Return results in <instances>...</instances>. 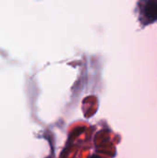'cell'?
<instances>
[{
  "instance_id": "1",
  "label": "cell",
  "mask_w": 157,
  "mask_h": 158,
  "mask_svg": "<svg viewBox=\"0 0 157 158\" xmlns=\"http://www.w3.org/2000/svg\"><path fill=\"white\" fill-rule=\"evenodd\" d=\"M141 8L142 20L146 23H152L157 20V2L146 1L142 2Z\"/></svg>"
},
{
  "instance_id": "2",
  "label": "cell",
  "mask_w": 157,
  "mask_h": 158,
  "mask_svg": "<svg viewBox=\"0 0 157 158\" xmlns=\"http://www.w3.org/2000/svg\"><path fill=\"white\" fill-rule=\"evenodd\" d=\"M91 158H101L100 156H98V155H93Z\"/></svg>"
}]
</instances>
